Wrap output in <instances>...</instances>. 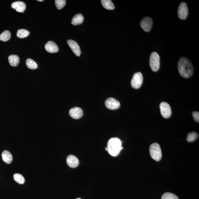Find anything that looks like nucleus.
Instances as JSON below:
<instances>
[{"instance_id":"obj_1","label":"nucleus","mask_w":199,"mask_h":199,"mask_svg":"<svg viewBox=\"0 0 199 199\" xmlns=\"http://www.w3.org/2000/svg\"><path fill=\"white\" fill-rule=\"evenodd\" d=\"M178 69L180 75L185 78L191 77L194 73L193 65L189 59L185 57L180 59L178 63Z\"/></svg>"},{"instance_id":"obj_2","label":"nucleus","mask_w":199,"mask_h":199,"mask_svg":"<svg viewBox=\"0 0 199 199\" xmlns=\"http://www.w3.org/2000/svg\"><path fill=\"white\" fill-rule=\"evenodd\" d=\"M107 149L109 153L112 156L118 155L123 149L121 141L117 137L111 138L108 143Z\"/></svg>"},{"instance_id":"obj_3","label":"nucleus","mask_w":199,"mask_h":199,"mask_svg":"<svg viewBox=\"0 0 199 199\" xmlns=\"http://www.w3.org/2000/svg\"><path fill=\"white\" fill-rule=\"evenodd\" d=\"M150 155L153 159L159 161L162 158V153L160 146L157 143H154L150 145L149 148Z\"/></svg>"},{"instance_id":"obj_4","label":"nucleus","mask_w":199,"mask_h":199,"mask_svg":"<svg viewBox=\"0 0 199 199\" xmlns=\"http://www.w3.org/2000/svg\"><path fill=\"white\" fill-rule=\"evenodd\" d=\"M149 65L152 71H158L160 68V60L159 55L157 53L153 52L150 57Z\"/></svg>"},{"instance_id":"obj_5","label":"nucleus","mask_w":199,"mask_h":199,"mask_svg":"<svg viewBox=\"0 0 199 199\" xmlns=\"http://www.w3.org/2000/svg\"><path fill=\"white\" fill-rule=\"evenodd\" d=\"M143 77L142 73L140 72L135 73L131 81V85L133 88L139 89L143 84Z\"/></svg>"},{"instance_id":"obj_6","label":"nucleus","mask_w":199,"mask_h":199,"mask_svg":"<svg viewBox=\"0 0 199 199\" xmlns=\"http://www.w3.org/2000/svg\"><path fill=\"white\" fill-rule=\"evenodd\" d=\"M160 109L163 117L168 118L170 117L172 112L170 105L166 102H162L160 104Z\"/></svg>"},{"instance_id":"obj_7","label":"nucleus","mask_w":199,"mask_h":199,"mask_svg":"<svg viewBox=\"0 0 199 199\" xmlns=\"http://www.w3.org/2000/svg\"><path fill=\"white\" fill-rule=\"evenodd\" d=\"M188 9L187 4L184 2L180 3L178 9V15L181 20H185L187 18Z\"/></svg>"},{"instance_id":"obj_8","label":"nucleus","mask_w":199,"mask_h":199,"mask_svg":"<svg viewBox=\"0 0 199 199\" xmlns=\"http://www.w3.org/2000/svg\"><path fill=\"white\" fill-rule=\"evenodd\" d=\"M105 104L107 109L111 110L117 109L120 106L119 101L112 97L107 99L105 101Z\"/></svg>"},{"instance_id":"obj_9","label":"nucleus","mask_w":199,"mask_h":199,"mask_svg":"<svg viewBox=\"0 0 199 199\" xmlns=\"http://www.w3.org/2000/svg\"><path fill=\"white\" fill-rule=\"evenodd\" d=\"M140 24L143 30L148 32L151 30L153 25V21L151 18L146 17L142 20Z\"/></svg>"},{"instance_id":"obj_10","label":"nucleus","mask_w":199,"mask_h":199,"mask_svg":"<svg viewBox=\"0 0 199 199\" xmlns=\"http://www.w3.org/2000/svg\"><path fill=\"white\" fill-rule=\"evenodd\" d=\"M67 43L71 49L72 51L76 56H79L81 54L80 46L78 44L73 40H67Z\"/></svg>"},{"instance_id":"obj_11","label":"nucleus","mask_w":199,"mask_h":199,"mask_svg":"<svg viewBox=\"0 0 199 199\" xmlns=\"http://www.w3.org/2000/svg\"><path fill=\"white\" fill-rule=\"evenodd\" d=\"M69 114L70 116L74 119H78L82 117L83 112L80 108L75 107L70 110Z\"/></svg>"},{"instance_id":"obj_12","label":"nucleus","mask_w":199,"mask_h":199,"mask_svg":"<svg viewBox=\"0 0 199 199\" xmlns=\"http://www.w3.org/2000/svg\"><path fill=\"white\" fill-rule=\"evenodd\" d=\"M46 50L48 52L54 53L58 51L59 48L56 44L52 41H49L45 46Z\"/></svg>"},{"instance_id":"obj_13","label":"nucleus","mask_w":199,"mask_h":199,"mask_svg":"<svg viewBox=\"0 0 199 199\" xmlns=\"http://www.w3.org/2000/svg\"><path fill=\"white\" fill-rule=\"evenodd\" d=\"M13 9H15L17 12L23 13L26 9V5L24 2L22 1L15 2L12 4Z\"/></svg>"},{"instance_id":"obj_14","label":"nucleus","mask_w":199,"mask_h":199,"mask_svg":"<svg viewBox=\"0 0 199 199\" xmlns=\"http://www.w3.org/2000/svg\"><path fill=\"white\" fill-rule=\"evenodd\" d=\"M67 162L68 166L72 168H76L79 164L78 158L73 155H69L67 157Z\"/></svg>"},{"instance_id":"obj_15","label":"nucleus","mask_w":199,"mask_h":199,"mask_svg":"<svg viewBox=\"0 0 199 199\" xmlns=\"http://www.w3.org/2000/svg\"><path fill=\"white\" fill-rule=\"evenodd\" d=\"M84 17L83 15L80 13L76 14L72 19L71 24L77 26V25L81 24L83 22Z\"/></svg>"},{"instance_id":"obj_16","label":"nucleus","mask_w":199,"mask_h":199,"mask_svg":"<svg viewBox=\"0 0 199 199\" xmlns=\"http://www.w3.org/2000/svg\"><path fill=\"white\" fill-rule=\"evenodd\" d=\"M2 156L4 162L8 164H11L13 158L12 154L9 152L5 150L2 153Z\"/></svg>"},{"instance_id":"obj_17","label":"nucleus","mask_w":199,"mask_h":199,"mask_svg":"<svg viewBox=\"0 0 199 199\" xmlns=\"http://www.w3.org/2000/svg\"><path fill=\"white\" fill-rule=\"evenodd\" d=\"M8 60L10 65L14 67L17 66L20 62L19 58L17 55H10L8 57Z\"/></svg>"},{"instance_id":"obj_18","label":"nucleus","mask_w":199,"mask_h":199,"mask_svg":"<svg viewBox=\"0 0 199 199\" xmlns=\"http://www.w3.org/2000/svg\"><path fill=\"white\" fill-rule=\"evenodd\" d=\"M101 3L103 7L105 9L112 10L115 8L114 4L110 0H102L101 1Z\"/></svg>"},{"instance_id":"obj_19","label":"nucleus","mask_w":199,"mask_h":199,"mask_svg":"<svg viewBox=\"0 0 199 199\" xmlns=\"http://www.w3.org/2000/svg\"><path fill=\"white\" fill-rule=\"evenodd\" d=\"M11 38V34L10 32L8 30L4 31L3 33L0 35V40L5 42L9 40Z\"/></svg>"},{"instance_id":"obj_20","label":"nucleus","mask_w":199,"mask_h":199,"mask_svg":"<svg viewBox=\"0 0 199 199\" xmlns=\"http://www.w3.org/2000/svg\"><path fill=\"white\" fill-rule=\"evenodd\" d=\"M26 65L28 68L31 69H37L38 67L37 63L35 61L30 58L27 59L26 61Z\"/></svg>"},{"instance_id":"obj_21","label":"nucleus","mask_w":199,"mask_h":199,"mask_svg":"<svg viewBox=\"0 0 199 199\" xmlns=\"http://www.w3.org/2000/svg\"><path fill=\"white\" fill-rule=\"evenodd\" d=\"M29 35V31L26 29L19 30L17 33V37L21 38V39L27 37Z\"/></svg>"},{"instance_id":"obj_22","label":"nucleus","mask_w":199,"mask_h":199,"mask_svg":"<svg viewBox=\"0 0 199 199\" xmlns=\"http://www.w3.org/2000/svg\"><path fill=\"white\" fill-rule=\"evenodd\" d=\"M198 135L197 133L192 132L188 133L187 137V141L188 142H192L197 139Z\"/></svg>"},{"instance_id":"obj_23","label":"nucleus","mask_w":199,"mask_h":199,"mask_svg":"<svg viewBox=\"0 0 199 199\" xmlns=\"http://www.w3.org/2000/svg\"><path fill=\"white\" fill-rule=\"evenodd\" d=\"M15 181L19 184H23L24 183L25 179L22 175L19 173H16L13 175Z\"/></svg>"},{"instance_id":"obj_24","label":"nucleus","mask_w":199,"mask_h":199,"mask_svg":"<svg viewBox=\"0 0 199 199\" xmlns=\"http://www.w3.org/2000/svg\"><path fill=\"white\" fill-rule=\"evenodd\" d=\"M162 199H179L175 194L170 193V192H166L163 195Z\"/></svg>"},{"instance_id":"obj_25","label":"nucleus","mask_w":199,"mask_h":199,"mask_svg":"<svg viewBox=\"0 0 199 199\" xmlns=\"http://www.w3.org/2000/svg\"><path fill=\"white\" fill-rule=\"evenodd\" d=\"M66 3V1L65 0H56L55 1V4L57 9L61 10L64 7Z\"/></svg>"},{"instance_id":"obj_26","label":"nucleus","mask_w":199,"mask_h":199,"mask_svg":"<svg viewBox=\"0 0 199 199\" xmlns=\"http://www.w3.org/2000/svg\"><path fill=\"white\" fill-rule=\"evenodd\" d=\"M192 115L193 116L194 119L196 122H199V113L197 111H194L192 113Z\"/></svg>"},{"instance_id":"obj_27","label":"nucleus","mask_w":199,"mask_h":199,"mask_svg":"<svg viewBox=\"0 0 199 199\" xmlns=\"http://www.w3.org/2000/svg\"><path fill=\"white\" fill-rule=\"evenodd\" d=\"M38 1H39V2H43L44 1L43 0H38Z\"/></svg>"},{"instance_id":"obj_28","label":"nucleus","mask_w":199,"mask_h":199,"mask_svg":"<svg viewBox=\"0 0 199 199\" xmlns=\"http://www.w3.org/2000/svg\"><path fill=\"white\" fill-rule=\"evenodd\" d=\"M76 199H82L80 198H78Z\"/></svg>"}]
</instances>
